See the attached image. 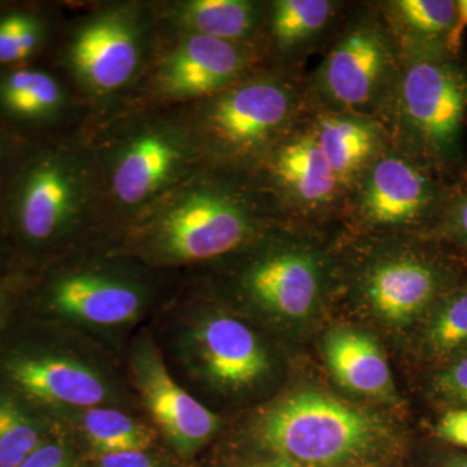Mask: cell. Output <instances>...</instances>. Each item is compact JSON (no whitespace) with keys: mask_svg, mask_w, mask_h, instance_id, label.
Here are the masks:
<instances>
[{"mask_svg":"<svg viewBox=\"0 0 467 467\" xmlns=\"http://www.w3.org/2000/svg\"><path fill=\"white\" fill-rule=\"evenodd\" d=\"M467 60L447 45L401 46V63L382 119L389 143L447 177L463 162Z\"/></svg>","mask_w":467,"mask_h":467,"instance_id":"6da1fadb","label":"cell"},{"mask_svg":"<svg viewBox=\"0 0 467 467\" xmlns=\"http://www.w3.org/2000/svg\"><path fill=\"white\" fill-rule=\"evenodd\" d=\"M309 106L306 81L292 67L244 77L202 104L199 142L226 167L257 168Z\"/></svg>","mask_w":467,"mask_h":467,"instance_id":"7a4b0ae2","label":"cell"},{"mask_svg":"<svg viewBox=\"0 0 467 467\" xmlns=\"http://www.w3.org/2000/svg\"><path fill=\"white\" fill-rule=\"evenodd\" d=\"M401 63V46L377 5L347 18L306 79L310 107L382 121Z\"/></svg>","mask_w":467,"mask_h":467,"instance_id":"3957f363","label":"cell"},{"mask_svg":"<svg viewBox=\"0 0 467 467\" xmlns=\"http://www.w3.org/2000/svg\"><path fill=\"white\" fill-rule=\"evenodd\" d=\"M259 192L226 178L190 184L160 209L150 226V245L161 259L192 263L223 256L254 235Z\"/></svg>","mask_w":467,"mask_h":467,"instance_id":"277c9868","label":"cell"},{"mask_svg":"<svg viewBox=\"0 0 467 467\" xmlns=\"http://www.w3.org/2000/svg\"><path fill=\"white\" fill-rule=\"evenodd\" d=\"M88 192V168L69 150L55 144L26 146L3 193L0 217L26 247L42 250L76 225Z\"/></svg>","mask_w":467,"mask_h":467,"instance_id":"5b68a950","label":"cell"},{"mask_svg":"<svg viewBox=\"0 0 467 467\" xmlns=\"http://www.w3.org/2000/svg\"><path fill=\"white\" fill-rule=\"evenodd\" d=\"M373 434L365 414L316 392L288 398L261 422L267 447L301 467L342 462L364 451Z\"/></svg>","mask_w":467,"mask_h":467,"instance_id":"8992f818","label":"cell"},{"mask_svg":"<svg viewBox=\"0 0 467 467\" xmlns=\"http://www.w3.org/2000/svg\"><path fill=\"white\" fill-rule=\"evenodd\" d=\"M453 190L442 175L389 143L353 187L344 208L373 229L436 226Z\"/></svg>","mask_w":467,"mask_h":467,"instance_id":"52a82bcc","label":"cell"},{"mask_svg":"<svg viewBox=\"0 0 467 467\" xmlns=\"http://www.w3.org/2000/svg\"><path fill=\"white\" fill-rule=\"evenodd\" d=\"M257 168L270 199L290 213L321 217L346 205L347 192L319 144L310 106Z\"/></svg>","mask_w":467,"mask_h":467,"instance_id":"ba28073f","label":"cell"},{"mask_svg":"<svg viewBox=\"0 0 467 467\" xmlns=\"http://www.w3.org/2000/svg\"><path fill=\"white\" fill-rule=\"evenodd\" d=\"M460 284L459 267L438 252L401 250L368 265L361 292L378 315L408 322L427 315Z\"/></svg>","mask_w":467,"mask_h":467,"instance_id":"9c48e42d","label":"cell"},{"mask_svg":"<svg viewBox=\"0 0 467 467\" xmlns=\"http://www.w3.org/2000/svg\"><path fill=\"white\" fill-rule=\"evenodd\" d=\"M196 142L184 131L155 126L138 131L117 150L110 187L117 202L138 207L175 182L195 158Z\"/></svg>","mask_w":467,"mask_h":467,"instance_id":"30bf717a","label":"cell"},{"mask_svg":"<svg viewBox=\"0 0 467 467\" xmlns=\"http://www.w3.org/2000/svg\"><path fill=\"white\" fill-rule=\"evenodd\" d=\"M142 32L133 15L112 11L88 20L70 46L77 78L98 94L128 84L140 66Z\"/></svg>","mask_w":467,"mask_h":467,"instance_id":"8fae6325","label":"cell"},{"mask_svg":"<svg viewBox=\"0 0 467 467\" xmlns=\"http://www.w3.org/2000/svg\"><path fill=\"white\" fill-rule=\"evenodd\" d=\"M134 373L150 414L181 454L195 453L216 434L218 418L175 383L158 350L144 346L135 356Z\"/></svg>","mask_w":467,"mask_h":467,"instance_id":"7c38bea8","label":"cell"},{"mask_svg":"<svg viewBox=\"0 0 467 467\" xmlns=\"http://www.w3.org/2000/svg\"><path fill=\"white\" fill-rule=\"evenodd\" d=\"M254 52L250 43L189 34L160 69L159 84L175 98H209L247 77Z\"/></svg>","mask_w":467,"mask_h":467,"instance_id":"4fadbf2b","label":"cell"},{"mask_svg":"<svg viewBox=\"0 0 467 467\" xmlns=\"http://www.w3.org/2000/svg\"><path fill=\"white\" fill-rule=\"evenodd\" d=\"M324 264L315 252L285 247L266 252L242 276L243 290L264 309L285 318L306 317L319 299Z\"/></svg>","mask_w":467,"mask_h":467,"instance_id":"5bb4252c","label":"cell"},{"mask_svg":"<svg viewBox=\"0 0 467 467\" xmlns=\"http://www.w3.org/2000/svg\"><path fill=\"white\" fill-rule=\"evenodd\" d=\"M5 373L18 389L47 404L88 409L109 398L100 374L66 356H14L5 362Z\"/></svg>","mask_w":467,"mask_h":467,"instance_id":"9a60e30c","label":"cell"},{"mask_svg":"<svg viewBox=\"0 0 467 467\" xmlns=\"http://www.w3.org/2000/svg\"><path fill=\"white\" fill-rule=\"evenodd\" d=\"M193 343L205 376L217 386L238 389L259 380L269 368L265 349L248 326L213 316L196 327Z\"/></svg>","mask_w":467,"mask_h":467,"instance_id":"2e32d148","label":"cell"},{"mask_svg":"<svg viewBox=\"0 0 467 467\" xmlns=\"http://www.w3.org/2000/svg\"><path fill=\"white\" fill-rule=\"evenodd\" d=\"M48 299L67 317L99 326L125 324L142 309V294L134 285L95 273L61 276L51 285Z\"/></svg>","mask_w":467,"mask_h":467,"instance_id":"e0dca14e","label":"cell"},{"mask_svg":"<svg viewBox=\"0 0 467 467\" xmlns=\"http://www.w3.org/2000/svg\"><path fill=\"white\" fill-rule=\"evenodd\" d=\"M310 119L348 199L368 165L389 143L386 128L376 119L325 112L313 107Z\"/></svg>","mask_w":467,"mask_h":467,"instance_id":"ac0fdd59","label":"cell"},{"mask_svg":"<svg viewBox=\"0 0 467 467\" xmlns=\"http://www.w3.org/2000/svg\"><path fill=\"white\" fill-rule=\"evenodd\" d=\"M64 104L63 86L50 73L26 66L0 67V126L9 134L47 128Z\"/></svg>","mask_w":467,"mask_h":467,"instance_id":"d6986e66","label":"cell"},{"mask_svg":"<svg viewBox=\"0 0 467 467\" xmlns=\"http://www.w3.org/2000/svg\"><path fill=\"white\" fill-rule=\"evenodd\" d=\"M343 3L335 0H275L266 7L267 38L276 57L294 63L315 47L337 23Z\"/></svg>","mask_w":467,"mask_h":467,"instance_id":"ffe728a7","label":"cell"},{"mask_svg":"<svg viewBox=\"0 0 467 467\" xmlns=\"http://www.w3.org/2000/svg\"><path fill=\"white\" fill-rule=\"evenodd\" d=\"M326 359L331 373L347 389L368 396L391 389V374L376 343L355 331H335L327 337Z\"/></svg>","mask_w":467,"mask_h":467,"instance_id":"44dd1931","label":"cell"},{"mask_svg":"<svg viewBox=\"0 0 467 467\" xmlns=\"http://www.w3.org/2000/svg\"><path fill=\"white\" fill-rule=\"evenodd\" d=\"M266 7L248 0H192L180 5L178 16L189 34L252 45L265 24Z\"/></svg>","mask_w":467,"mask_h":467,"instance_id":"7402d4cb","label":"cell"},{"mask_svg":"<svg viewBox=\"0 0 467 467\" xmlns=\"http://www.w3.org/2000/svg\"><path fill=\"white\" fill-rule=\"evenodd\" d=\"M376 5L400 46L447 45L456 26V0H389Z\"/></svg>","mask_w":467,"mask_h":467,"instance_id":"603a6c76","label":"cell"},{"mask_svg":"<svg viewBox=\"0 0 467 467\" xmlns=\"http://www.w3.org/2000/svg\"><path fill=\"white\" fill-rule=\"evenodd\" d=\"M427 315L423 347L430 358L444 367L467 355V279L445 294Z\"/></svg>","mask_w":467,"mask_h":467,"instance_id":"cb8c5ba5","label":"cell"},{"mask_svg":"<svg viewBox=\"0 0 467 467\" xmlns=\"http://www.w3.org/2000/svg\"><path fill=\"white\" fill-rule=\"evenodd\" d=\"M82 427L86 439L100 454L144 451L152 445L149 427L116 409L88 408Z\"/></svg>","mask_w":467,"mask_h":467,"instance_id":"d4e9b609","label":"cell"},{"mask_svg":"<svg viewBox=\"0 0 467 467\" xmlns=\"http://www.w3.org/2000/svg\"><path fill=\"white\" fill-rule=\"evenodd\" d=\"M47 36L48 24L39 12L0 11V67L24 66L39 54Z\"/></svg>","mask_w":467,"mask_h":467,"instance_id":"484cf974","label":"cell"},{"mask_svg":"<svg viewBox=\"0 0 467 467\" xmlns=\"http://www.w3.org/2000/svg\"><path fill=\"white\" fill-rule=\"evenodd\" d=\"M45 441L41 426L14 398L0 396V467H18Z\"/></svg>","mask_w":467,"mask_h":467,"instance_id":"4316f807","label":"cell"},{"mask_svg":"<svg viewBox=\"0 0 467 467\" xmlns=\"http://www.w3.org/2000/svg\"><path fill=\"white\" fill-rule=\"evenodd\" d=\"M436 401L447 408H467V355L441 367L431 379Z\"/></svg>","mask_w":467,"mask_h":467,"instance_id":"83f0119b","label":"cell"},{"mask_svg":"<svg viewBox=\"0 0 467 467\" xmlns=\"http://www.w3.org/2000/svg\"><path fill=\"white\" fill-rule=\"evenodd\" d=\"M436 229L442 238L467 252V190H453Z\"/></svg>","mask_w":467,"mask_h":467,"instance_id":"f1b7e54d","label":"cell"},{"mask_svg":"<svg viewBox=\"0 0 467 467\" xmlns=\"http://www.w3.org/2000/svg\"><path fill=\"white\" fill-rule=\"evenodd\" d=\"M439 441L467 451V408H447L435 423Z\"/></svg>","mask_w":467,"mask_h":467,"instance_id":"f546056e","label":"cell"},{"mask_svg":"<svg viewBox=\"0 0 467 467\" xmlns=\"http://www.w3.org/2000/svg\"><path fill=\"white\" fill-rule=\"evenodd\" d=\"M18 467H77L69 451L60 442L43 441Z\"/></svg>","mask_w":467,"mask_h":467,"instance_id":"4dcf8cb0","label":"cell"},{"mask_svg":"<svg viewBox=\"0 0 467 467\" xmlns=\"http://www.w3.org/2000/svg\"><path fill=\"white\" fill-rule=\"evenodd\" d=\"M23 147L16 146L14 135L0 126V202Z\"/></svg>","mask_w":467,"mask_h":467,"instance_id":"1f68e13d","label":"cell"},{"mask_svg":"<svg viewBox=\"0 0 467 467\" xmlns=\"http://www.w3.org/2000/svg\"><path fill=\"white\" fill-rule=\"evenodd\" d=\"M97 467H161L144 451H121V453L100 454Z\"/></svg>","mask_w":467,"mask_h":467,"instance_id":"d6a6232c","label":"cell"},{"mask_svg":"<svg viewBox=\"0 0 467 467\" xmlns=\"http://www.w3.org/2000/svg\"><path fill=\"white\" fill-rule=\"evenodd\" d=\"M467 27V0H457V21L450 39L448 48L453 52H461V39Z\"/></svg>","mask_w":467,"mask_h":467,"instance_id":"836d02e7","label":"cell"},{"mask_svg":"<svg viewBox=\"0 0 467 467\" xmlns=\"http://www.w3.org/2000/svg\"><path fill=\"white\" fill-rule=\"evenodd\" d=\"M439 467H467V453L453 451V453L447 454L441 460Z\"/></svg>","mask_w":467,"mask_h":467,"instance_id":"e575fe53","label":"cell"},{"mask_svg":"<svg viewBox=\"0 0 467 467\" xmlns=\"http://www.w3.org/2000/svg\"><path fill=\"white\" fill-rule=\"evenodd\" d=\"M257 467H301L299 465H295V463L290 462L287 460H279L275 461V462L266 463V465H260Z\"/></svg>","mask_w":467,"mask_h":467,"instance_id":"d590c367","label":"cell"},{"mask_svg":"<svg viewBox=\"0 0 467 467\" xmlns=\"http://www.w3.org/2000/svg\"><path fill=\"white\" fill-rule=\"evenodd\" d=\"M5 232V223H3L2 217H0V263L3 259V234Z\"/></svg>","mask_w":467,"mask_h":467,"instance_id":"8d00e7d4","label":"cell"},{"mask_svg":"<svg viewBox=\"0 0 467 467\" xmlns=\"http://www.w3.org/2000/svg\"><path fill=\"white\" fill-rule=\"evenodd\" d=\"M5 292L3 290L2 285H0V316H2L3 309H5Z\"/></svg>","mask_w":467,"mask_h":467,"instance_id":"74e56055","label":"cell"}]
</instances>
